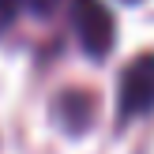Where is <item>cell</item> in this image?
<instances>
[{
	"instance_id": "3957f363",
	"label": "cell",
	"mask_w": 154,
	"mask_h": 154,
	"mask_svg": "<svg viewBox=\"0 0 154 154\" xmlns=\"http://www.w3.org/2000/svg\"><path fill=\"white\" fill-rule=\"evenodd\" d=\"M57 117L60 124H72V132H83V128L90 124V117H94V98L83 94V90H72V94H64L57 102Z\"/></svg>"
},
{
	"instance_id": "7a4b0ae2",
	"label": "cell",
	"mask_w": 154,
	"mask_h": 154,
	"mask_svg": "<svg viewBox=\"0 0 154 154\" xmlns=\"http://www.w3.org/2000/svg\"><path fill=\"white\" fill-rule=\"evenodd\" d=\"M120 120L143 117V113H154V53H143L132 64L120 72Z\"/></svg>"
},
{
	"instance_id": "277c9868",
	"label": "cell",
	"mask_w": 154,
	"mask_h": 154,
	"mask_svg": "<svg viewBox=\"0 0 154 154\" xmlns=\"http://www.w3.org/2000/svg\"><path fill=\"white\" fill-rule=\"evenodd\" d=\"M57 8V0H0V34L15 23V15H49Z\"/></svg>"
},
{
	"instance_id": "6da1fadb",
	"label": "cell",
	"mask_w": 154,
	"mask_h": 154,
	"mask_svg": "<svg viewBox=\"0 0 154 154\" xmlns=\"http://www.w3.org/2000/svg\"><path fill=\"white\" fill-rule=\"evenodd\" d=\"M72 26H75V38H79L83 53L94 60H102L117 42L113 15L102 0H72Z\"/></svg>"
}]
</instances>
